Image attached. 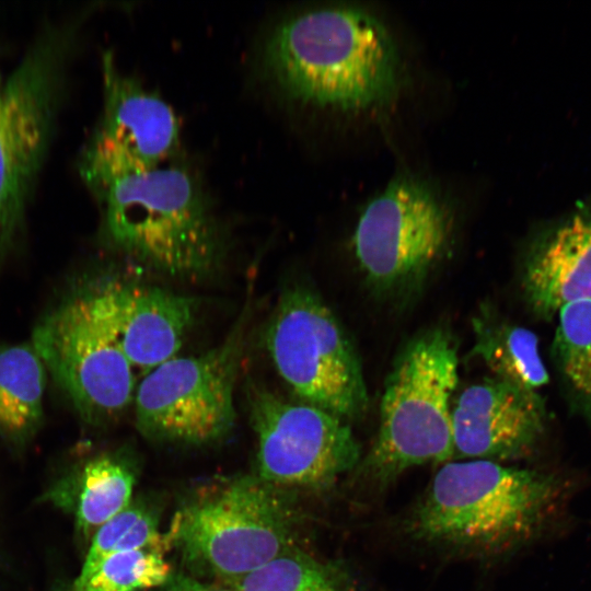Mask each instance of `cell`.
Segmentation results:
<instances>
[{
    "instance_id": "603a6c76",
    "label": "cell",
    "mask_w": 591,
    "mask_h": 591,
    "mask_svg": "<svg viewBox=\"0 0 591 591\" xmlns=\"http://www.w3.org/2000/svg\"><path fill=\"white\" fill-rule=\"evenodd\" d=\"M159 591H233L225 586L211 584L184 572H173Z\"/></svg>"
},
{
    "instance_id": "6da1fadb",
    "label": "cell",
    "mask_w": 591,
    "mask_h": 591,
    "mask_svg": "<svg viewBox=\"0 0 591 591\" xmlns=\"http://www.w3.org/2000/svg\"><path fill=\"white\" fill-rule=\"evenodd\" d=\"M265 77L291 102L344 111L391 102L401 60L393 37L359 9L322 8L277 21L260 53Z\"/></svg>"
},
{
    "instance_id": "30bf717a",
    "label": "cell",
    "mask_w": 591,
    "mask_h": 591,
    "mask_svg": "<svg viewBox=\"0 0 591 591\" xmlns=\"http://www.w3.org/2000/svg\"><path fill=\"white\" fill-rule=\"evenodd\" d=\"M451 217L436 192L399 175L362 211L355 229V257L380 294L414 289L440 260L451 235Z\"/></svg>"
},
{
    "instance_id": "e0dca14e",
    "label": "cell",
    "mask_w": 591,
    "mask_h": 591,
    "mask_svg": "<svg viewBox=\"0 0 591 591\" xmlns=\"http://www.w3.org/2000/svg\"><path fill=\"white\" fill-rule=\"evenodd\" d=\"M47 370L32 343L0 344V438L26 447L44 419Z\"/></svg>"
},
{
    "instance_id": "277c9868",
    "label": "cell",
    "mask_w": 591,
    "mask_h": 591,
    "mask_svg": "<svg viewBox=\"0 0 591 591\" xmlns=\"http://www.w3.org/2000/svg\"><path fill=\"white\" fill-rule=\"evenodd\" d=\"M459 381L457 345L441 326L413 337L387 374L375 440L356 467L384 488L405 471L454 456L451 398Z\"/></svg>"
},
{
    "instance_id": "cb8c5ba5",
    "label": "cell",
    "mask_w": 591,
    "mask_h": 591,
    "mask_svg": "<svg viewBox=\"0 0 591 591\" xmlns=\"http://www.w3.org/2000/svg\"><path fill=\"white\" fill-rule=\"evenodd\" d=\"M2 82H3V79H2L1 72H0V88H1V85H2Z\"/></svg>"
},
{
    "instance_id": "52a82bcc",
    "label": "cell",
    "mask_w": 591,
    "mask_h": 591,
    "mask_svg": "<svg viewBox=\"0 0 591 591\" xmlns=\"http://www.w3.org/2000/svg\"><path fill=\"white\" fill-rule=\"evenodd\" d=\"M264 341L279 375L303 403L345 421L366 413L369 397L359 356L313 290L302 285L283 290Z\"/></svg>"
},
{
    "instance_id": "9c48e42d",
    "label": "cell",
    "mask_w": 591,
    "mask_h": 591,
    "mask_svg": "<svg viewBox=\"0 0 591 591\" xmlns=\"http://www.w3.org/2000/svg\"><path fill=\"white\" fill-rule=\"evenodd\" d=\"M70 34L42 35L0 88V257L13 246L50 140Z\"/></svg>"
},
{
    "instance_id": "ffe728a7",
    "label": "cell",
    "mask_w": 591,
    "mask_h": 591,
    "mask_svg": "<svg viewBox=\"0 0 591 591\" xmlns=\"http://www.w3.org/2000/svg\"><path fill=\"white\" fill-rule=\"evenodd\" d=\"M222 586L233 591H361L343 563L317 559L299 546Z\"/></svg>"
},
{
    "instance_id": "44dd1931",
    "label": "cell",
    "mask_w": 591,
    "mask_h": 591,
    "mask_svg": "<svg viewBox=\"0 0 591 591\" xmlns=\"http://www.w3.org/2000/svg\"><path fill=\"white\" fill-rule=\"evenodd\" d=\"M164 549L118 552L74 579L69 591H143L162 587L173 575Z\"/></svg>"
},
{
    "instance_id": "9a60e30c",
    "label": "cell",
    "mask_w": 591,
    "mask_h": 591,
    "mask_svg": "<svg viewBox=\"0 0 591 591\" xmlns=\"http://www.w3.org/2000/svg\"><path fill=\"white\" fill-rule=\"evenodd\" d=\"M104 104L93 140L116 150L143 169L175 155L179 124L172 107L103 57Z\"/></svg>"
},
{
    "instance_id": "8fae6325",
    "label": "cell",
    "mask_w": 591,
    "mask_h": 591,
    "mask_svg": "<svg viewBox=\"0 0 591 591\" xmlns=\"http://www.w3.org/2000/svg\"><path fill=\"white\" fill-rule=\"evenodd\" d=\"M247 404L260 479L286 490H321L358 466L361 447L347 421L255 383Z\"/></svg>"
},
{
    "instance_id": "8992f818",
    "label": "cell",
    "mask_w": 591,
    "mask_h": 591,
    "mask_svg": "<svg viewBox=\"0 0 591 591\" xmlns=\"http://www.w3.org/2000/svg\"><path fill=\"white\" fill-rule=\"evenodd\" d=\"M31 343L85 422L108 425L134 403L135 369L118 344L100 279L46 314Z\"/></svg>"
},
{
    "instance_id": "3957f363",
    "label": "cell",
    "mask_w": 591,
    "mask_h": 591,
    "mask_svg": "<svg viewBox=\"0 0 591 591\" xmlns=\"http://www.w3.org/2000/svg\"><path fill=\"white\" fill-rule=\"evenodd\" d=\"M563 477L487 460L447 462L404 522L428 546L495 556L533 540L560 513Z\"/></svg>"
},
{
    "instance_id": "5bb4252c",
    "label": "cell",
    "mask_w": 591,
    "mask_h": 591,
    "mask_svg": "<svg viewBox=\"0 0 591 591\" xmlns=\"http://www.w3.org/2000/svg\"><path fill=\"white\" fill-rule=\"evenodd\" d=\"M521 287L526 304L543 320L557 316L568 303L591 299V198L535 234Z\"/></svg>"
},
{
    "instance_id": "7a4b0ae2",
    "label": "cell",
    "mask_w": 591,
    "mask_h": 591,
    "mask_svg": "<svg viewBox=\"0 0 591 591\" xmlns=\"http://www.w3.org/2000/svg\"><path fill=\"white\" fill-rule=\"evenodd\" d=\"M115 251L159 274L199 278L213 271L225 236L198 176L167 161L151 169L80 166Z\"/></svg>"
},
{
    "instance_id": "5b68a950",
    "label": "cell",
    "mask_w": 591,
    "mask_h": 591,
    "mask_svg": "<svg viewBox=\"0 0 591 591\" xmlns=\"http://www.w3.org/2000/svg\"><path fill=\"white\" fill-rule=\"evenodd\" d=\"M300 521L289 490L253 473L228 478L188 499L167 537L190 575L224 582L298 546Z\"/></svg>"
},
{
    "instance_id": "ac0fdd59",
    "label": "cell",
    "mask_w": 591,
    "mask_h": 591,
    "mask_svg": "<svg viewBox=\"0 0 591 591\" xmlns=\"http://www.w3.org/2000/svg\"><path fill=\"white\" fill-rule=\"evenodd\" d=\"M473 329L471 355L480 358L494 378L533 392L548 383L534 332L484 311L474 317Z\"/></svg>"
},
{
    "instance_id": "d6986e66",
    "label": "cell",
    "mask_w": 591,
    "mask_h": 591,
    "mask_svg": "<svg viewBox=\"0 0 591 591\" xmlns=\"http://www.w3.org/2000/svg\"><path fill=\"white\" fill-rule=\"evenodd\" d=\"M551 356L571 413L591 429V299L564 305Z\"/></svg>"
},
{
    "instance_id": "7402d4cb",
    "label": "cell",
    "mask_w": 591,
    "mask_h": 591,
    "mask_svg": "<svg viewBox=\"0 0 591 591\" xmlns=\"http://www.w3.org/2000/svg\"><path fill=\"white\" fill-rule=\"evenodd\" d=\"M159 518L149 503L132 499L124 510L95 531L79 576L88 573L102 559L118 552L164 549L170 541L167 535L159 531Z\"/></svg>"
},
{
    "instance_id": "4fadbf2b",
    "label": "cell",
    "mask_w": 591,
    "mask_h": 591,
    "mask_svg": "<svg viewBox=\"0 0 591 591\" xmlns=\"http://www.w3.org/2000/svg\"><path fill=\"white\" fill-rule=\"evenodd\" d=\"M100 280L118 344L134 369L147 374L177 356L198 310L195 297L114 277Z\"/></svg>"
},
{
    "instance_id": "2e32d148",
    "label": "cell",
    "mask_w": 591,
    "mask_h": 591,
    "mask_svg": "<svg viewBox=\"0 0 591 591\" xmlns=\"http://www.w3.org/2000/svg\"><path fill=\"white\" fill-rule=\"evenodd\" d=\"M138 471L124 451L104 452L60 477L44 499L71 514L78 532L92 537L132 500Z\"/></svg>"
},
{
    "instance_id": "ba28073f",
    "label": "cell",
    "mask_w": 591,
    "mask_h": 591,
    "mask_svg": "<svg viewBox=\"0 0 591 591\" xmlns=\"http://www.w3.org/2000/svg\"><path fill=\"white\" fill-rule=\"evenodd\" d=\"M216 347L173 357L148 372L136 387L138 431L157 442L204 447L232 432L234 386L243 354L248 305Z\"/></svg>"
},
{
    "instance_id": "7c38bea8",
    "label": "cell",
    "mask_w": 591,
    "mask_h": 591,
    "mask_svg": "<svg viewBox=\"0 0 591 591\" xmlns=\"http://www.w3.org/2000/svg\"><path fill=\"white\" fill-rule=\"evenodd\" d=\"M454 456L505 462L531 453L546 429L538 392L497 378L466 387L451 407Z\"/></svg>"
}]
</instances>
